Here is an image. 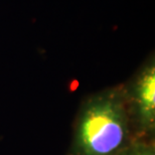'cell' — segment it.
<instances>
[{
  "label": "cell",
  "mask_w": 155,
  "mask_h": 155,
  "mask_svg": "<svg viewBox=\"0 0 155 155\" xmlns=\"http://www.w3.org/2000/svg\"><path fill=\"white\" fill-rule=\"evenodd\" d=\"M115 155H155L154 140L133 139Z\"/></svg>",
  "instance_id": "3"
},
{
  "label": "cell",
  "mask_w": 155,
  "mask_h": 155,
  "mask_svg": "<svg viewBox=\"0 0 155 155\" xmlns=\"http://www.w3.org/2000/svg\"><path fill=\"white\" fill-rule=\"evenodd\" d=\"M132 140L122 84L84 100L75 121L69 155H115Z\"/></svg>",
  "instance_id": "1"
},
{
  "label": "cell",
  "mask_w": 155,
  "mask_h": 155,
  "mask_svg": "<svg viewBox=\"0 0 155 155\" xmlns=\"http://www.w3.org/2000/svg\"><path fill=\"white\" fill-rule=\"evenodd\" d=\"M133 139L154 140L155 60L149 55L126 84H123Z\"/></svg>",
  "instance_id": "2"
}]
</instances>
